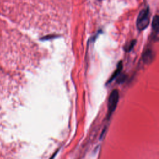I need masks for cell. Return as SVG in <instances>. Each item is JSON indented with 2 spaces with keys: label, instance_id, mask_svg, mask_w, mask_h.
I'll return each instance as SVG.
<instances>
[{
  "label": "cell",
  "instance_id": "6da1fadb",
  "mask_svg": "<svg viewBox=\"0 0 159 159\" xmlns=\"http://www.w3.org/2000/svg\"><path fill=\"white\" fill-rule=\"evenodd\" d=\"M150 22V11L149 7L142 9L139 14L137 19V27L138 30H143L145 29Z\"/></svg>",
  "mask_w": 159,
  "mask_h": 159
},
{
  "label": "cell",
  "instance_id": "7a4b0ae2",
  "mask_svg": "<svg viewBox=\"0 0 159 159\" xmlns=\"http://www.w3.org/2000/svg\"><path fill=\"white\" fill-rule=\"evenodd\" d=\"M119 98V91L117 89H114L111 93L109 99H108V104H107V117L109 119L111 115L113 114L114 111H115L116 106L118 103Z\"/></svg>",
  "mask_w": 159,
  "mask_h": 159
},
{
  "label": "cell",
  "instance_id": "3957f363",
  "mask_svg": "<svg viewBox=\"0 0 159 159\" xmlns=\"http://www.w3.org/2000/svg\"><path fill=\"white\" fill-rule=\"evenodd\" d=\"M159 19L158 15H156L153 19L152 25V34L154 36V38H158V29H159Z\"/></svg>",
  "mask_w": 159,
  "mask_h": 159
},
{
  "label": "cell",
  "instance_id": "277c9868",
  "mask_svg": "<svg viewBox=\"0 0 159 159\" xmlns=\"http://www.w3.org/2000/svg\"><path fill=\"white\" fill-rule=\"evenodd\" d=\"M142 58H143V61L146 63H148L151 62L153 59V52L150 49L147 50L144 52V53L142 56Z\"/></svg>",
  "mask_w": 159,
  "mask_h": 159
},
{
  "label": "cell",
  "instance_id": "5b68a950",
  "mask_svg": "<svg viewBox=\"0 0 159 159\" xmlns=\"http://www.w3.org/2000/svg\"><path fill=\"white\" fill-rule=\"evenodd\" d=\"M122 61H120V62L118 63V65H117V66L116 70L113 73V74L111 75L110 79H109V81H107L108 83L112 82V81L114 80V78H116L119 75V73H120V71H121V70H122Z\"/></svg>",
  "mask_w": 159,
  "mask_h": 159
},
{
  "label": "cell",
  "instance_id": "8992f818",
  "mask_svg": "<svg viewBox=\"0 0 159 159\" xmlns=\"http://www.w3.org/2000/svg\"><path fill=\"white\" fill-rule=\"evenodd\" d=\"M135 42H136L135 40H134L131 41L129 44H128L127 45L125 46V47L124 48L126 52H130V51L133 48V47H134V45H135Z\"/></svg>",
  "mask_w": 159,
  "mask_h": 159
},
{
  "label": "cell",
  "instance_id": "52a82bcc",
  "mask_svg": "<svg viewBox=\"0 0 159 159\" xmlns=\"http://www.w3.org/2000/svg\"><path fill=\"white\" fill-rule=\"evenodd\" d=\"M57 153H58V151H56V152H55V153H53V155L50 157V159H54V158H55V156L57 155Z\"/></svg>",
  "mask_w": 159,
  "mask_h": 159
}]
</instances>
